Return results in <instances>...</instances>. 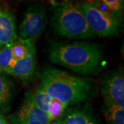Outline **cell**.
Segmentation results:
<instances>
[{
	"label": "cell",
	"instance_id": "1",
	"mask_svg": "<svg viewBox=\"0 0 124 124\" xmlns=\"http://www.w3.org/2000/svg\"><path fill=\"white\" fill-rule=\"evenodd\" d=\"M40 80V85L50 97L68 107L86 101L97 92L92 79L73 75L54 68L44 69Z\"/></svg>",
	"mask_w": 124,
	"mask_h": 124
},
{
	"label": "cell",
	"instance_id": "2",
	"mask_svg": "<svg viewBox=\"0 0 124 124\" xmlns=\"http://www.w3.org/2000/svg\"><path fill=\"white\" fill-rule=\"evenodd\" d=\"M52 63L82 75L95 74L100 70L103 56L97 44L76 42H54L49 50Z\"/></svg>",
	"mask_w": 124,
	"mask_h": 124
},
{
	"label": "cell",
	"instance_id": "3",
	"mask_svg": "<svg viewBox=\"0 0 124 124\" xmlns=\"http://www.w3.org/2000/svg\"><path fill=\"white\" fill-rule=\"evenodd\" d=\"M52 26L59 35L71 39H86L94 35L76 4L62 1L52 7Z\"/></svg>",
	"mask_w": 124,
	"mask_h": 124
},
{
	"label": "cell",
	"instance_id": "4",
	"mask_svg": "<svg viewBox=\"0 0 124 124\" xmlns=\"http://www.w3.org/2000/svg\"><path fill=\"white\" fill-rule=\"evenodd\" d=\"M76 4L94 35L108 37L118 34L121 28V21L99 8L94 1H82Z\"/></svg>",
	"mask_w": 124,
	"mask_h": 124
},
{
	"label": "cell",
	"instance_id": "5",
	"mask_svg": "<svg viewBox=\"0 0 124 124\" xmlns=\"http://www.w3.org/2000/svg\"><path fill=\"white\" fill-rule=\"evenodd\" d=\"M47 23L46 8L44 4L32 5L23 16L19 26V36L21 39H34L39 37L44 31Z\"/></svg>",
	"mask_w": 124,
	"mask_h": 124
},
{
	"label": "cell",
	"instance_id": "6",
	"mask_svg": "<svg viewBox=\"0 0 124 124\" xmlns=\"http://www.w3.org/2000/svg\"><path fill=\"white\" fill-rule=\"evenodd\" d=\"M8 117L13 124H51L53 123L48 115L36 106L31 92L26 93L20 106Z\"/></svg>",
	"mask_w": 124,
	"mask_h": 124
},
{
	"label": "cell",
	"instance_id": "7",
	"mask_svg": "<svg viewBox=\"0 0 124 124\" xmlns=\"http://www.w3.org/2000/svg\"><path fill=\"white\" fill-rule=\"evenodd\" d=\"M101 93L104 103L124 108V74L123 67L104 76Z\"/></svg>",
	"mask_w": 124,
	"mask_h": 124
},
{
	"label": "cell",
	"instance_id": "8",
	"mask_svg": "<svg viewBox=\"0 0 124 124\" xmlns=\"http://www.w3.org/2000/svg\"><path fill=\"white\" fill-rule=\"evenodd\" d=\"M53 124H99L88 103L68 108Z\"/></svg>",
	"mask_w": 124,
	"mask_h": 124
},
{
	"label": "cell",
	"instance_id": "9",
	"mask_svg": "<svg viewBox=\"0 0 124 124\" xmlns=\"http://www.w3.org/2000/svg\"><path fill=\"white\" fill-rule=\"evenodd\" d=\"M36 70L35 54L15 59L7 74L27 82L32 78Z\"/></svg>",
	"mask_w": 124,
	"mask_h": 124
},
{
	"label": "cell",
	"instance_id": "10",
	"mask_svg": "<svg viewBox=\"0 0 124 124\" xmlns=\"http://www.w3.org/2000/svg\"><path fill=\"white\" fill-rule=\"evenodd\" d=\"M18 37L13 14L5 8H0V45L13 42Z\"/></svg>",
	"mask_w": 124,
	"mask_h": 124
},
{
	"label": "cell",
	"instance_id": "11",
	"mask_svg": "<svg viewBox=\"0 0 124 124\" xmlns=\"http://www.w3.org/2000/svg\"><path fill=\"white\" fill-rule=\"evenodd\" d=\"M11 48L15 59H19L32 54H36L35 39H24L17 37L13 42H12Z\"/></svg>",
	"mask_w": 124,
	"mask_h": 124
},
{
	"label": "cell",
	"instance_id": "12",
	"mask_svg": "<svg viewBox=\"0 0 124 124\" xmlns=\"http://www.w3.org/2000/svg\"><path fill=\"white\" fill-rule=\"evenodd\" d=\"M14 86L7 77L0 73V108L6 109L12 101Z\"/></svg>",
	"mask_w": 124,
	"mask_h": 124
},
{
	"label": "cell",
	"instance_id": "13",
	"mask_svg": "<svg viewBox=\"0 0 124 124\" xmlns=\"http://www.w3.org/2000/svg\"><path fill=\"white\" fill-rule=\"evenodd\" d=\"M102 112L107 124H124V108L104 103Z\"/></svg>",
	"mask_w": 124,
	"mask_h": 124
},
{
	"label": "cell",
	"instance_id": "14",
	"mask_svg": "<svg viewBox=\"0 0 124 124\" xmlns=\"http://www.w3.org/2000/svg\"><path fill=\"white\" fill-rule=\"evenodd\" d=\"M32 94L34 103L40 110L46 113L49 116L50 107L53 99L49 96L48 93L41 85H39Z\"/></svg>",
	"mask_w": 124,
	"mask_h": 124
},
{
	"label": "cell",
	"instance_id": "15",
	"mask_svg": "<svg viewBox=\"0 0 124 124\" xmlns=\"http://www.w3.org/2000/svg\"><path fill=\"white\" fill-rule=\"evenodd\" d=\"M101 8L103 9L120 20L124 11V1L121 0H102L94 1Z\"/></svg>",
	"mask_w": 124,
	"mask_h": 124
},
{
	"label": "cell",
	"instance_id": "16",
	"mask_svg": "<svg viewBox=\"0 0 124 124\" xmlns=\"http://www.w3.org/2000/svg\"><path fill=\"white\" fill-rule=\"evenodd\" d=\"M11 47L12 43H10L0 50V73H7L15 60Z\"/></svg>",
	"mask_w": 124,
	"mask_h": 124
},
{
	"label": "cell",
	"instance_id": "17",
	"mask_svg": "<svg viewBox=\"0 0 124 124\" xmlns=\"http://www.w3.org/2000/svg\"><path fill=\"white\" fill-rule=\"evenodd\" d=\"M68 108V107L66 105L62 103L57 100L53 99L50 110L49 113V117L52 120V121L54 122L63 115V113L65 112Z\"/></svg>",
	"mask_w": 124,
	"mask_h": 124
},
{
	"label": "cell",
	"instance_id": "18",
	"mask_svg": "<svg viewBox=\"0 0 124 124\" xmlns=\"http://www.w3.org/2000/svg\"><path fill=\"white\" fill-rule=\"evenodd\" d=\"M0 124H10L8 121L5 119L3 116L0 115Z\"/></svg>",
	"mask_w": 124,
	"mask_h": 124
},
{
	"label": "cell",
	"instance_id": "19",
	"mask_svg": "<svg viewBox=\"0 0 124 124\" xmlns=\"http://www.w3.org/2000/svg\"><path fill=\"white\" fill-rule=\"evenodd\" d=\"M1 46L0 45V50H1Z\"/></svg>",
	"mask_w": 124,
	"mask_h": 124
},
{
	"label": "cell",
	"instance_id": "20",
	"mask_svg": "<svg viewBox=\"0 0 124 124\" xmlns=\"http://www.w3.org/2000/svg\"></svg>",
	"mask_w": 124,
	"mask_h": 124
}]
</instances>
